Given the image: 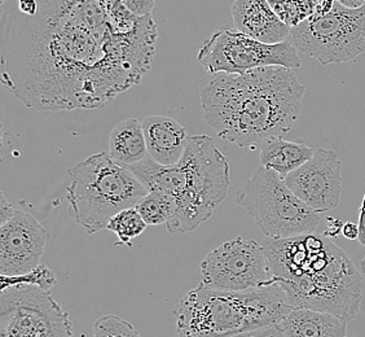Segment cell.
Returning <instances> with one entry per match:
<instances>
[{"label":"cell","mask_w":365,"mask_h":337,"mask_svg":"<svg viewBox=\"0 0 365 337\" xmlns=\"http://www.w3.org/2000/svg\"><path fill=\"white\" fill-rule=\"evenodd\" d=\"M200 284L212 289L249 291L274 284L267 254L255 240L225 241L211 251L201 263Z\"/></svg>","instance_id":"cell-11"},{"label":"cell","mask_w":365,"mask_h":337,"mask_svg":"<svg viewBox=\"0 0 365 337\" xmlns=\"http://www.w3.org/2000/svg\"><path fill=\"white\" fill-rule=\"evenodd\" d=\"M337 3L349 9H359L365 6V0H337Z\"/></svg>","instance_id":"cell-31"},{"label":"cell","mask_w":365,"mask_h":337,"mask_svg":"<svg viewBox=\"0 0 365 337\" xmlns=\"http://www.w3.org/2000/svg\"><path fill=\"white\" fill-rule=\"evenodd\" d=\"M274 284L293 308L325 311L350 322L363 301V279L344 249L324 233L263 241Z\"/></svg>","instance_id":"cell-3"},{"label":"cell","mask_w":365,"mask_h":337,"mask_svg":"<svg viewBox=\"0 0 365 337\" xmlns=\"http://www.w3.org/2000/svg\"><path fill=\"white\" fill-rule=\"evenodd\" d=\"M147 222L134 206L117 213L109 221L106 230L114 232L120 239V244L133 246V241L140 236L147 230Z\"/></svg>","instance_id":"cell-20"},{"label":"cell","mask_w":365,"mask_h":337,"mask_svg":"<svg viewBox=\"0 0 365 337\" xmlns=\"http://www.w3.org/2000/svg\"><path fill=\"white\" fill-rule=\"evenodd\" d=\"M289 188L309 205L323 213L336 209L342 195V164L334 151L317 149L314 157L284 179Z\"/></svg>","instance_id":"cell-12"},{"label":"cell","mask_w":365,"mask_h":337,"mask_svg":"<svg viewBox=\"0 0 365 337\" xmlns=\"http://www.w3.org/2000/svg\"><path fill=\"white\" fill-rule=\"evenodd\" d=\"M304 94L294 69L263 66L244 74H218L201 90V106L219 138L254 148L293 129Z\"/></svg>","instance_id":"cell-2"},{"label":"cell","mask_w":365,"mask_h":337,"mask_svg":"<svg viewBox=\"0 0 365 337\" xmlns=\"http://www.w3.org/2000/svg\"><path fill=\"white\" fill-rule=\"evenodd\" d=\"M359 243L365 246V193L359 211Z\"/></svg>","instance_id":"cell-28"},{"label":"cell","mask_w":365,"mask_h":337,"mask_svg":"<svg viewBox=\"0 0 365 337\" xmlns=\"http://www.w3.org/2000/svg\"><path fill=\"white\" fill-rule=\"evenodd\" d=\"M48 230L36 217L16 211L0 226V273L24 275L41 265L48 241Z\"/></svg>","instance_id":"cell-13"},{"label":"cell","mask_w":365,"mask_h":337,"mask_svg":"<svg viewBox=\"0 0 365 337\" xmlns=\"http://www.w3.org/2000/svg\"><path fill=\"white\" fill-rule=\"evenodd\" d=\"M1 84L38 111L98 109L150 71L158 28L122 0H38L33 16L3 6Z\"/></svg>","instance_id":"cell-1"},{"label":"cell","mask_w":365,"mask_h":337,"mask_svg":"<svg viewBox=\"0 0 365 337\" xmlns=\"http://www.w3.org/2000/svg\"><path fill=\"white\" fill-rule=\"evenodd\" d=\"M0 1H1V3H4V1H7V0H0Z\"/></svg>","instance_id":"cell-33"},{"label":"cell","mask_w":365,"mask_h":337,"mask_svg":"<svg viewBox=\"0 0 365 337\" xmlns=\"http://www.w3.org/2000/svg\"><path fill=\"white\" fill-rule=\"evenodd\" d=\"M274 14L290 29L317 14V0H268Z\"/></svg>","instance_id":"cell-21"},{"label":"cell","mask_w":365,"mask_h":337,"mask_svg":"<svg viewBox=\"0 0 365 337\" xmlns=\"http://www.w3.org/2000/svg\"><path fill=\"white\" fill-rule=\"evenodd\" d=\"M125 7L138 17H145L152 14L155 6V0H122Z\"/></svg>","instance_id":"cell-24"},{"label":"cell","mask_w":365,"mask_h":337,"mask_svg":"<svg viewBox=\"0 0 365 337\" xmlns=\"http://www.w3.org/2000/svg\"><path fill=\"white\" fill-rule=\"evenodd\" d=\"M290 42L324 66L354 61L365 52V6L349 9L336 1L328 14H315L292 29Z\"/></svg>","instance_id":"cell-8"},{"label":"cell","mask_w":365,"mask_h":337,"mask_svg":"<svg viewBox=\"0 0 365 337\" xmlns=\"http://www.w3.org/2000/svg\"><path fill=\"white\" fill-rule=\"evenodd\" d=\"M109 155L126 168L144 160L148 148L143 122L127 119L113 127L109 135Z\"/></svg>","instance_id":"cell-18"},{"label":"cell","mask_w":365,"mask_h":337,"mask_svg":"<svg viewBox=\"0 0 365 337\" xmlns=\"http://www.w3.org/2000/svg\"><path fill=\"white\" fill-rule=\"evenodd\" d=\"M360 267H361V271H363V273H364V275H365V256H364V258H363V260H361V263H360Z\"/></svg>","instance_id":"cell-32"},{"label":"cell","mask_w":365,"mask_h":337,"mask_svg":"<svg viewBox=\"0 0 365 337\" xmlns=\"http://www.w3.org/2000/svg\"><path fill=\"white\" fill-rule=\"evenodd\" d=\"M135 208L140 213L148 226H160L168 223L174 216L176 201L169 192L161 190L149 191Z\"/></svg>","instance_id":"cell-19"},{"label":"cell","mask_w":365,"mask_h":337,"mask_svg":"<svg viewBox=\"0 0 365 337\" xmlns=\"http://www.w3.org/2000/svg\"><path fill=\"white\" fill-rule=\"evenodd\" d=\"M236 203L254 218L260 231L271 239H285L314 232L322 222L320 213L311 209L290 190L276 171L259 166L239 191Z\"/></svg>","instance_id":"cell-7"},{"label":"cell","mask_w":365,"mask_h":337,"mask_svg":"<svg viewBox=\"0 0 365 337\" xmlns=\"http://www.w3.org/2000/svg\"><path fill=\"white\" fill-rule=\"evenodd\" d=\"M293 309L277 284L249 291L200 284L176 303L174 316L179 337H232L277 326Z\"/></svg>","instance_id":"cell-5"},{"label":"cell","mask_w":365,"mask_h":337,"mask_svg":"<svg viewBox=\"0 0 365 337\" xmlns=\"http://www.w3.org/2000/svg\"><path fill=\"white\" fill-rule=\"evenodd\" d=\"M148 155L155 162L173 166L180 161L187 147V130L168 116H149L143 121Z\"/></svg>","instance_id":"cell-15"},{"label":"cell","mask_w":365,"mask_h":337,"mask_svg":"<svg viewBox=\"0 0 365 337\" xmlns=\"http://www.w3.org/2000/svg\"><path fill=\"white\" fill-rule=\"evenodd\" d=\"M93 337H143L138 328L120 316H101L93 324Z\"/></svg>","instance_id":"cell-23"},{"label":"cell","mask_w":365,"mask_h":337,"mask_svg":"<svg viewBox=\"0 0 365 337\" xmlns=\"http://www.w3.org/2000/svg\"><path fill=\"white\" fill-rule=\"evenodd\" d=\"M235 26L260 42L281 43L290 38V30L281 21L268 0H235L232 6Z\"/></svg>","instance_id":"cell-14"},{"label":"cell","mask_w":365,"mask_h":337,"mask_svg":"<svg viewBox=\"0 0 365 337\" xmlns=\"http://www.w3.org/2000/svg\"><path fill=\"white\" fill-rule=\"evenodd\" d=\"M0 226L7 223L8 221L11 218L14 217L16 211L14 209V206L11 205V203L8 201L4 193L0 195Z\"/></svg>","instance_id":"cell-26"},{"label":"cell","mask_w":365,"mask_h":337,"mask_svg":"<svg viewBox=\"0 0 365 337\" xmlns=\"http://www.w3.org/2000/svg\"><path fill=\"white\" fill-rule=\"evenodd\" d=\"M277 327L285 337H347V321L304 308H294Z\"/></svg>","instance_id":"cell-16"},{"label":"cell","mask_w":365,"mask_h":337,"mask_svg":"<svg viewBox=\"0 0 365 337\" xmlns=\"http://www.w3.org/2000/svg\"><path fill=\"white\" fill-rule=\"evenodd\" d=\"M68 174L69 214L90 235L106 230L117 213L134 208L149 192L134 173L115 161L109 152L87 157L69 168Z\"/></svg>","instance_id":"cell-6"},{"label":"cell","mask_w":365,"mask_h":337,"mask_svg":"<svg viewBox=\"0 0 365 337\" xmlns=\"http://www.w3.org/2000/svg\"><path fill=\"white\" fill-rule=\"evenodd\" d=\"M344 225V222L337 218L329 217L328 218V228L324 231V235L330 239H336L339 233H342Z\"/></svg>","instance_id":"cell-27"},{"label":"cell","mask_w":365,"mask_h":337,"mask_svg":"<svg viewBox=\"0 0 365 337\" xmlns=\"http://www.w3.org/2000/svg\"><path fill=\"white\" fill-rule=\"evenodd\" d=\"M0 337H74V324L51 291L16 286L0 293Z\"/></svg>","instance_id":"cell-10"},{"label":"cell","mask_w":365,"mask_h":337,"mask_svg":"<svg viewBox=\"0 0 365 337\" xmlns=\"http://www.w3.org/2000/svg\"><path fill=\"white\" fill-rule=\"evenodd\" d=\"M198 63L210 74H244L263 66H301L298 49L290 41L260 42L237 29H220L205 41Z\"/></svg>","instance_id":"cell-9"},{"label":"cell","mask_w":365,"mask_h":337,"mask_svg":"<svg viewBox=\"0 0 365 337\" xmlns=\"http://www.w3.org/2000/svg\"><path fill=\"white\" fill-rule=\"evenodd\" d=\"M232 337H285L284 333L281 332L280 328L277 326L274 327H267V328H262V330L252 331V332H245L241 335H236Z\"/></svg>","instance_id":"cell-25"},{"label":"cell","mask_w":365,"mask_h":337,"mask_svg":"<svg viewBox=\"0 0 365 337\" xmlns=\"http://www.w3.org/2000/svg\"><path fill=\"white\" fill-rule=\"evenodd\" d=\"M259 149L262 166L274 170L284 179L315 155V151L304 143L288 141L284 138L263 141Z\"/></svg>","instance_id":"cell-17"},{"label":"cell","mask_w":365,"mask_h":337,"mask_svg":"<svg viewBox=\"0 0 365 337\" xmlns=\"http://www.w3.org/2000/svg\"><path fill=\"white\" fill-rule=\"evenodd\" d=\"M342 235L346 239L349 240H358L359 239V226L352 223V222H347L344 223V228H342Z\"/></svg>","instance_id":"cell-29"},{"label":"cell","mask_w":365,"mask_h":337,"mask_svg":"<svg viewBox=\"0 0 365 337\" xmlns=\"http://www.w3.org/2000/svg\"><path fill=\"white\" fill-rule=\"evenodd\" d=\"M336 1L337 0H317V14H328L331 11V8L334 7Z\"/></svg>","instance_id":"cell-30"},{"label":"cell","mask_w":365,"mask_h":337,"mask_svg":"<svg viewBox=\"0 0 365 337\" xmlns=\"http://www.w3.org/2000/svg\"><path fill=\"white\" fill-rule=\"evenodd\" d=\"M128 168L148 191H165L175 198V213L166 223L171 233L195 231L209 221L231 186L230 162L204 134L188 138L184 155L173 166L148 155Z\"/></svg>","instance_id":"cell-4"},{"label":"cell","mask_w":365,"mask_h":337,"mask_svg":"<svg viewBox=\"0 0 365 337\" xmlns=\"http://www.w3.org/2000/svg\"><path fill=\"white\" fill-rule=\"evenodd\" d=\"M0 283H1L0 292L16 286H36L44 291H52L57 284V278L52 268L41 263L39 266H36L34 270L29 271L26 274L17 275V276L0 275Z\"/></svg>","instance_id":"cell-22"}]
</instances>
